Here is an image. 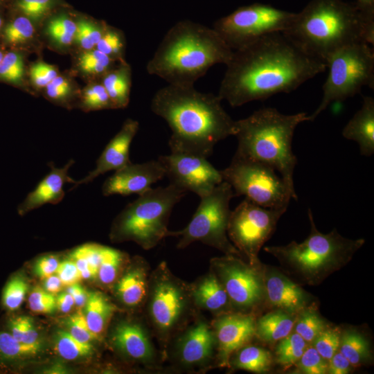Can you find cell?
<instances>
[{"instance_id": "cell-1", "label": "cell", "mask_w": 374, "mask_h": 374, "mask_svg": "<svg viewBox=\"0 0 374 374\" xmlns=\"http://www.w3.org/2000/svg\"><path fill=\"white\" fill-rule=\"evenodd\" d=\"M226 66L217 95L233 107L293 91L327 69L282 32L233 51Z\"/></svg>"}, {"instance_id": "cell-2", "label": "cell", "mask_w": 374, "mask_h": 374, "mask_svg": "<svg viewBox=\"0 0 374 374\" xmlns=\"http://www.w3.org/2000/svg\"><path fill=\"white\" fill-rule=\"evenodd\" d=\"M221 102L218 95L201 92L194 84H168L159 89L150 107L172 131L170 152L208 158L218 142L234 136L235 121Z\"/></svg>"}, {"instance_id": "cell-3", "label": "cell", "mask_w": 374, "mask_h": 374, "mask_svg": "<svg viewBox=\"0 0 374 374\" xmlns=\"http://www.w3.org/2000/svg\"><path fill=\"white\" fill-rule=\"evenodd\" d=\"M283 33L311 56L326 64L339 49L355 43L374 44V18L343 0H311Z\"/></svg>"}, {"instance_id": "cell-4", "label": "cell", "mask_w": 374, "mask_h": 374, "mask_svg": "<svg viewBox=\"0 0 374 374\" xmlns=\"http://www.w3.org/2000/svg\"><path fill=\"white\" fill-rule=\"evenodd\" d=\"M233 52L213 28L182 20L165 34L146 70L168 84H194L213 66L226 65Z\"/></svg>"}, {"instance_id": "cell-5", "label": "cell", "mask_w": 374, "mask_h": 374, "mask_svg": "<svg viewBox=\"0 0 374 374\" xmlns=\"http://www.w3.org/2000/svg\"><path fill=\"white\" fill-rule=\"evenodd\" d=\"M308 121V114H283L273 107H263L235 121L238 141L235 156L259 161L278 172L296 193L294 172L297 158L292 143L296 127Z\"/></svg>"}, {"instance_id": "cell-6", "label": "cell", "mask_w": 374, "mask_h": 374, "mask_svg": "<svg viewBox=\"0 0 374 374\" xmlns=\"http://www.w3.org/2000/svg\"><path fill=\"white\" fill-rule=\"evenodd\" d=\"M308 215L310 231L305 240L268 246L264 249L274 256L289 274L306 284L316 285L349 262L365 240L346 238L336 229L322 233L315 225L310 208Z\"/></svg>"}, {"instance_id": "cell-7", "label": "cell", "mask_w": 374, "mask_h": 374, "mask_svg": "<svg viewBox=\"0 0 374 374\" xmlns=\"http://www.w3.org/2000/svg\"><path fill=\"white\" fill-rule=\"evenodd\" d=\"M186 192L175 186L151 188L128 204L116 218L112 239L132 240L149 250L168 237V220L173 207Z\"/></svg>"}, {"instance_id": "cell-8", "label": "cell", "mask_w": 374, "mask_h": 374, "mask_svg": "<svg viewBox=\"0 0 374 374\" xmlns=\"http://www.w3.org/2000/svg\"><path fill=\"white\" fill-rule=\"evenodd\" d=\"M328 75L323 85L319 107L308 115L313 121L327 107L359 93L363 87L374 88V51L366 43L346 46L332 55L326 62Z\"/></svg>"}, {"instance_id": "cell-9", "label": "cell", "mask_w": 374, "mask_h": 374, "mask_svg": "<svg viewBox=\"0 0 374 374\" xmlns=\"http://www.w3.org/2000/svg\"><path fill=\"white\" fill-rule=\"evenodd\" d=\"M235 197L231 186L223 181L200 203L190 222L182 230L168 232V236L179 237L178 249H184L196 241L213 247L225 255L242 258V255L229 239L227 226L231 214L229 203Z\"/></svg>"}, {"instance_id": "cell-10", "label": "cell", "mask_w": 374, "mask_h": 374, "mask_svg": "<svg viewBox=\"0 0 374 374\" xmlns=\"http://www.w3.org/2000/svg\"><path fill=\"white\" fill-rule=\"evenodd\" d=\"M220 172L235 197L243 195L260 206L287 208L291 199H298L280 175L263 163L234 155L229 166Z\"/></svg>"}, {"instance_id": "cell-11", "label": "cell", "mask_w": 374, "mask_h": 374, "mask_svg": "<svg viewBox=\"0 0 374 374\" xmlns=\"http://www.w3.org/2000/svg\"><path fill=\"white\" fill-rule=\"evenodd\" d=\"M294 16L295 12L269 4L254 3L239 7L217 19L213 28L235 51L266 35L284 32Z\"/></svg>"}, {"instance_id": "cell-12", "label": "cell", "mask_w": 374, "mask_h": 374, "mask_svg": "<svg viewBox=\"0 0 374 374\" xmlns=\"http://www.w3.org/2000/svg\"><path fill=\"white\" fill-rule=\"evenodd\" d=\"M190 299V287L161 262L150 276L146 299L149 319L159 338L167 339L181 324Z\"/></svg>"}, {"instance_id": "cell-13", "label": "cell", "mask_w": 374, "mask_h": 374, "mask_svg": "<svg viewBox=\"0 0 374 374\" xmlns=\"http://www.w3.org/2000/svg\"><path fill=\"white\" fill-rule=\"evenodd\" d=\"M287 209L265 208L244 198L231 211L227 226L229 239L251 265L262 267L258 256L260 249L272 235Z\"/></svg>"}, {"instance_id": "cell-14", "label": "cell", "mask_w": 374, "mask_h": 374, "mask_svg": "<svg viewBox=\"0 0 374 374\" xmlns=\"http://www.w3.org/2000/svg\"><path fill=\"white\" fill-rule=\"evenodd\" d=\"M262 268L232 255L211 260V271L225 289L230 303L242 313L255 308L265 297Z\"/></svg>"}, {"instance_id": "cell-15", "label": "cell", "mask_w": 374, "mask_h": 374, "mask_svg": "<svg viewBox=\"0 0 374 374\" xmlns=\"http://www.w3.org/2000/svg\"><path fill=\"white\" fill-rule=\"evenodd\" d=\"M161 163L169 184L200 198L211 193L223 181L220 170L207 158L186 154L170 152L158 158Z\"/></svg>"}, {"instance_id": "cell-16", "label": "cell", "mask_w": 374, "mask_h": 374, "mask_svg": "<svg viewBox=\"0 0 374 374\" xmlns=\"http://www.w3.org/2000/svg\"><path fill=\"white\" fill-rule=\"evenodd\" d=\"M213 328L220 366H229L233 354L256 335V320L249 313H221L213 322Z\"/></svg>"}, {"instance_id": "cell-17", "label": "cell", "mask_w": 374, "mask_h": 374, "mask_svg": "<svg viewBox=\"0 0 374 374\" xmlns=\"http://www.w3.org/2000/svg\"><path fill=\"white\" fill-rule=\"evenodd\" d=\"M165 177L164 168L159 159L141 163L131 162L116 170L105 181L102 193L104 196L139 195Z\"/></svg>"}, {"instance_id": "cell-18", "label": "cell", "mask_w": 374, "mask_h": 374, "mask_svg": "<svg viewBox=\"0 0 374 374\" xmlns=\"http://www.w3.org/2000/svg\"><path fill=\"white\" fill-rule=\"evenodd\" d=\"M139 122L127 119L120 131L110 140L96 161L95 168L86 177L76 181L73 190L80 184L91 182L96 177L109 171L117 170L131 163L130 148L139 130Z\"/></svg>"}, {"instance_id": "cell-19", "label": "cell", "mask_w": 374, "mask_h": 374, "mask_svg": "<svg viewBox=\"0 0 374 374\" xmlns=\"http://www.w3.org/2000/svg\"><path fill=\"white\" fill-rule=\"evenodd\" d=\"M262 274L265 297L271 306L295 315L308 307V294L286 275L266 266Z\"/></svg>"}, {"instance_id": "cell-20", "label": "cell", "mask_w": 374, "mask_h": 374, "mask_svg": "<svg viewBox=\"0 0 374 374\" xmlns=\"http://www.w3.org/2000/svg\"><path fill=\"white\" fill-rule=\"evenodd\" d=\"M74 163L73 159H70L62 168H56L53 162L49 163L51 170L19 204L18 213L24 215L44 204L60 203L65 195L64 185L67 183L74 184L76 181L69 175V170Z\"/></svg>"}, {"instance_id": "cell-21", "label": "cell", "mask_w": 374, "mask_h": 374, "mask_svg": "<svg viewBox=\"0 0 374 374\" xmlns=\"http://www.w3.org/2000/svg\"><path fill=\"white\" fill-rule=\"evenodd\" d=\"M215 344L213 330L205 321H199L179 339L177 354L186 366L203 364L211 358Z\"/></svg>"}, {"instance_id": "cell-22", "label": "cell", "mask_w": 374, "mask_h": 374, "mask_svg": "<svg viewBox=\"0 0 374 374\" xmlns=\"http://www.w3.org/2000/svg\"><path fill=\"white\" fill-rule=\"evenodd\" d=\"M113 345L129 358L149 363L154 359V348L148 334L138 323L122 321L113 329Z\"/></svg>"}, {"instance_id": "cell-23", "label": "cell", "mask_w": 374, "mask_h": 374, "mask_svg": "<svg viewBox=\"0 0 374 374\" xmlns=\"http://www.w3.org/2000/svg\"><path fill=\"white\" fill-rule=\"evenodd\" d=\"M149 280L148 263L137 258L117 280L115 295L126 307L138 308L146 301Z\"/></svg>"}, {"instance_id": "cell-24", "label": "cell", "mask_w": 374, "mask_h": 374, "mask_svg": "<svg viewBox=\"0 0 374 374\" xmlns=\"http://www.w3.org/2000/svg\"><path fill=\"white\" fill-rule=\"evenodd\" d=\"M344 138L359 145L360 154L370 157L374 153V98L363 96L361 108L342 130Z\"/></svg>"}, {"instance_id": "cell-25", "label": "cell", "mask_w": 374, "mask_h": 374, "mask_svg": "<svg viewBox=\"0 0 374 374\" xmlns=\"http://www.w3.org/2000/svg\"><path fill=\"white\" fill-rule=\"evenodd\" d=\"M190 291L195 305L213 312L223 313L231 304L225 289L212 271L195 283Z\"/></svg>"}, {"instance_id": "cell-26", "label": "cell", "mask_w": 374, "mask_h": 374, "mask_svg": "<svg viewBox=\"0 0 374 374\" xmlns=\"http://www.w3.org/2000/svg\"><path fill=\"white\" fill-rule=\"evenodd\" d=\"M295 316L279 309L269 312L256 321V335L264 341H279L292 332Z\"/></svg>"}, {"instance_id": "cell-27", "label": "cell", "mask_w": 374, "mask_h": 374, "mask_svg": "<svg viewBox=\"0 0 374 374\" xmlns=\"http://www.w3.org/2000/svg\"><path fill=\"white\" fill-rule=\"evenodd\" d=\"M83 314L91 330L98 337L116 310L115 305L100 292L88 293Z\"/></svg>"}, {"instance_id": "cell-28", "label": "cell", "mask_w": 374, "mask_h": 374, "mask_svg": "<svg viewBox=\"0 0 374 374\" xmlns=\"http://www.w3.org/2000/svg\"><path fill=\"white\" fill-rule=\"evenodd\" d=\"M102 84L114 108L127 105L131 87V69L127 64L121 62L119 67L109 70L104 75Z\"/></svg>"}, {"instance_id": "cell-29", "label": "cell", "mask_w": 374, "mask_h": 374, "mask_svg": "<svg viewBox=\"0 0 374 374\" xmlns=\"http://www.w3.org/2000/svg\"><path fill=\"white\" fill-rule=\"evenodd\" d=\"M41 350V344H29L21 342L7 331L0 329L1 365L11 366L24 359L36 356Z\"/></svg>"}, {"instance_id": "cell-30", "label": "cell", "mask_w": 374, "mask_h": 374, "mask_svg": "<svg viewBox=\"0 0 374 374\" xmlns=\"http://www.w3.org/2000/svg\"><path fill=\"white\" fill-rule=\"evenodd\" d=\"M233 358V366L239 369L261 373L267 372L272 362L270 353L256 346H244L238 350Z\"/></svg>"}, {"instance_id": "cell-31", "label": "cell", "mask_w": 374, "mask_h": 374, "mask_svg": "<svg viewBox=\"0 0 374 374\" xmlns=\"http://www.w3.org/2000/svg\"><path fill=\"white\" fill-rule=\"evenodd\" d=\"M339 349L353 366H360L371 358L368 343L354 330H348L341 335Z\"/></svg>"}, {"instance_id": "cell-32", "label": "cell", "mask_w": 374, "mask_h": 374, "mask_svg": "<svg viewBox=\"0 0 374 374\" xmlns=\"http://www.w3.org/2000/svg\"><path fill=\"white\" fill-rule=\"evenodd\" d=\"M54 348L64 359L73 361L87 357L93 354L91 343H85L75 338L69 331L59 330L54 337Z\"/></svg>"}, {"instance_id": "cell-33", "label": "cell", "mask_w": 374, "mask_h": 374, "mask_svg": "<svg viewBox=\"0 0 374 374\" xmlns=\"http://www.w3.org/2000/svg\"><path fill=\"white\" fill-rule=\"evenodd\" d=\"M29 285L25 277L20 273L11 276L1 294V305L8 312L17 311L24 303L28 292Z\"/></svg>"}, {"instance_id": "cell-34", "label": "cell", "mask_w": 374, "mask_h": 374, "mask_svg": "<svg viewBox=\"0 0 374 374\" xmlns=\"http://www.w3.org/2000/svg\"><path fill=\"white\" fill-rule=\"evenodd\" d=\"M308 347V343L296 332L279 340L276 348L277 362L285 368L297 364Z\"/></svg>"}, {"instance_id": "cell-35", "label": "cell", "mask_w": 374, "mask_h": 374, "mask_svg": "<svg viewBox=\"0 0 374 374\" xmlns=\"http://www.w3.org/2000/svg\"><path fill=\"white\" fill-rule=\"evenodd\" d=\"M125 258V254L121 251L103 246L97 276L101 284L109 285L116 280Z\"/></svg>"}, {"instance_id": "cell-36", "label": "cell", "mask_w": 374, "mask_h": 374, "mask_svg": "<svg viewBox=\"0 0 374 374\" xmlns=\"http://www.w3.org/2000/svg\"><path fill=\"white\" fill-rule=\"evenodd\" d=\"M294 327L295 332L307 343H312L314 339L328 328L316 311L308 307L299 312Z\"/></svg>"}, {"instance_id": "cell-37", "label": "cell", "mask_w": 374, "mask_h": 374, "mask_svg": "<svg viewBox=\"0 0 374 374\" xmlns=\"http://www.w3.org/2000/svg\"><path fill=\"white\" fill-rule=\"evenodd\" d=\"M76 29V23L69 17L62 15L52 18L48 22L46 32L54 43L64 46L74 41Z\"/></svg>"}, {"instance_id": "cell-38", "label": "cell", "mask_w": 374, "mask_h": 374, "mask_svg": "<svg viewBox=\"0 0 374 374\" xmlns=\"http://www.w3.org/2000/svg\"><path fill=\"white\" fill-rule=\"evenodd\" d=\"M6 327V329L3 330L21 342L29 344H40L33 320L28 316H12L7 319Z\"/></svg>"}, {"instance_id": "cell-39", "label": "cell", "mask_w": 374, "mask_h": 374, "mask_svg": "<svg viewBox=\"0 0 374 374\" xmlns=\"http://www.w3.org/2000/svg\"><path fill=\"white\" fill-rule=\"evenodd\" d=\"M76 25L74 41L86 51L96 48L106 27L85 19L79 20Z\"/></svg>"}, {"instance_id": "cell-40", "label": "cell", "mask_w": 374, "mask_h": 374, "mask_svg": "<svg viewBox=\"0 0 374 374\" xmlns=\"http://www.w3.org/2000/svg\"><path fill=\"white\" fill-rule=\"evenodd\" d=\"M24 60L18 52L5 54L0 63V79L19 84L24 76Z\"/></svg>"}, {"instance_id": "cell-41", "label": "cell", "mask_w": 374, "mask_h": 374, "mask_svg": "<svg viewBox=\"0 0 374 374\" xmlns=\"http://www.w3.org/2000/svg\"><path fill=\"white\" fill-rule=\"evenodd\" d=\"M82 105L87 110L114 108L102 83L92 84L84 90L82 98Z\"/></svg>"}, {"instance_id": "cell-42", "label": "cell", "mask_w": 374, "mask_h": 374, "mask_svg": "<svg viewBox=\"0 0 374 374\" xmlns=\"http://www.w3.org/2000/svg\"><path fill=\"white\" fill-rule=\"evenodd\" d=\"M113 60H121L125 40L120 31L106 27L96 48Z\"/></svg>"}, {"instance_id": "cell-43", "label": "cell", "mask_w": 374, "mask_h": 374, "mask_svg": "<svg viewBox=\"0 0 374 374\" xmlns=\"http://www.w3.org/2000/svg\"><path fill=\"white\" fill-rule=\"evenodd\" d=\"M32 21L26 16L18 17L4 29V38L8 43L16 44L30 39L34 34Z\"/></svg>"}, {"instance_id": "cell-44", "label": "cell", "mask_w": 374, "mask_h": 374, "mask_svg": "<svg viewBox=\"0 0 374 374\" xmlns=\"http://www.w3.org/2000/svg\"><path fill=\"white\" fill-rule=\"evenodd\" d=\"M340 339L339 329L326 328L312 341V346L323 358L328 361L337 352Z\"/></svg>"}, {"instance_id": "cell-45", "label": "cell", "mask_w": 374, "mask_h": 374, "mask_svg": "<svg viewBox=\"0 0 374 374\" xmlns=\"http://www.w3.org/2000/svg\"><path fill=\"white\" fill-rule=\"evenodd\" d=\"M29 308L35 313L51 314L56 308V297L54 294L37 286L33 289L28 297Z\"/></svg>"}, {"instance_id": "cell-46", "label": "cell", "mask_w": 374, "mask_h": 374, "mask_svg": "<svg viewBox=\"0 0 374 374\" xmlns=\"http://www.w3.org/2000/svg\"><path fill=\"white\" fill-rule=\"evenodd\" d=\"M66 323L69 332L80 341L91 343L99 338L89 328L83 312L81 310L69 316Z\"/></svg>"}, {"instance_id": "cell-47", "label": "cell", "mask_w": 374, "mask_h": 374, "mask_svg": "<svg viewBox=\"0 0 374 374\" xmlns=\"http://www.w3.org/2000/svg\"><path fill=\"white\" fill-rule=\"evenodd\" d=\"M297 363L300 369L306 374L328 373L327 360L323 358L313 346L307 347Z\"/></svg>"}, {"instance_id": "cell-48", "label": "cell", "mask_w": 374, "mask_h": 374, "mask_svg": "<svg viewBox=\"0 0 374 374\" xmlns=\"http://www.w3.org/2000/svg\"><path fill=\"white\" fill-rule=\"evenodd\" d=\"M53 0H18L17 6L29 19L36 21L49 12Z\"/></svg>"}, {"instance_id": "cell-49", "label": "cell", "mask_w": 374, "mask_h": 374, "mask_svg": "<svg viewBox=\"0 0 374 374\" xmlns=\"http://www.w3.org/2000/svg\"><path fill=\"white\" fill-rule=\"evenodd\" d=\"M57 75L54 66L42 61L35 63L30 69V79L39 87H45Z\"/></svg>"}, {"instance_id": "cell-50", "label": "cell", "mask_w": 374, "mask_h": 374, "mask_svg": "<svg viewBox=\"0 0 374 374\" xmlns=\"http://www.w3.org/2000/svg\"><path fill=\"white\" fill-rule=\"evenodd\" d=\"M45 88L46 96L56 101L65 100L71 93V87L68 80L59 75L53 79Z\"/></svg>"}, {"instance_id": "cell-51", "label": "cell", "mask_w": 374, "mask_h": 374, "mask_svg": "<svg viewBox=\"0 0 374 374\" xmlns=\"http://www.w3.org/2000/svg\"><path fill=\"white\" fill-rule=\"evenodd\" d=\"M55 274L64 286L78 283L82 279L75 262L71 258L60 262Z\"/></svg>"}, {"instance_id": "cell-52", "label": "cell", "mask_w": 374, "mask_h": 374, "mask_svg": "<svg viewBox=\"0 0 374 374\" xmlns=\"http://www.w3.org/2000/svg\"><path fill=\"white\" fill-rule=\"evenodd\" d=\"M60 261L54 255H46L39 258L34 265V273L42 279L55 274Z\"/></svg>"}, {"instance_id": "cell-53", "label": "cell", "mask_w": 374, "mask_h": 374, "mask_svg": "<svg viewBox=\"0 0 374 374\" xmlns=\"http://www.w3.org/2000/svg\"><path fill=\"white\" fill-rule=\"evenodd\" d=\"M328 362V373L346 374L350 372L351 365L340 352H337Z\"/></svg>"}, {"instance_id": "cell-54", "label": "cell", "mask_w": 374, "mask_h": 374, "mask_svg": "<svg viewBox=\"0 0 374 374\" xmlns=\"http://www.w3.org/2000/svg\"><path fill=\"white\" fill-rule=\"evenodd\" d=\"M69 257L75 262L82 279H95L97 278V273L83 256L73 250Z\"/></svg>"}, {"instance_id": "cell-55", "label": "cell", "mask_w": 374, "mask_h": 374, "mask_svg": "<svg viewBox=\"0 0 374 374\" xmlns=\"http://www.w3.org/2000/svg\"><path fill=\"white\" fill-rule=\"evenodd\" d=\"M67 292L73 296L75 305L83 308L87 302L88 293L78 283L68 286Z\"/></svg>"}, {"instance_id": "cell-56", "label": "cell", "mask_w": 374, "mask_h": 374, "mask_svg": "<svg viewBox=\"0 0 374 374\" xmlns=\"http://www.w3.org/2000/svg\"><path fill=\"white\" fill-rule=\"evenodd\" d=\"M74 305V299L67 291L60 292L56 296V308L62 313L69 312Z\"/></svg>"}, {"instance_id": "cell-57", "label": "cell", "mask_w": 374, "mask_h": 374, "mask_svg": "<svg viewBox=\"0 0 374 374\" xmlns=\"http://www.w3.org/2000/svg\"><path fill=\"white\" fill-rule=\"evenodd\" d=\"M62 286L64 285L56 274L44 278V289L51 294L54 295L58 294L61 292Z\"/></svg>"}, {"instance_id": "cell-58", "label": "cell", "mask_w": 374, "mask_h": 374, "mask_svg": "<svg viewBox=\"0 0 374 374\" xmlns=\"http://www.w3.org/2000/svg\"><path fill=\"white\" fill-rule=\"evenodd\" d=\"M355 3L364 13L374 18V0H356Z\"/></svg>"}, {"instance_id": "cell-59", "label": "cell", "mask_w": 374, "mask_h": 374, "mask_svg": "<svg viewBox=\"0 0 374 374\" xmlns=\"http://www.w3.org/2000/svg\"><path fill=\"white\" fill-rule=\"evenodd\" d=\"M43 373L49 374L68 373L69 371L62 364L56 363L44 370Z\"/></svg>"}, {"instance_id": "cell-60", "label": "cell", "mask_w": 374, "mask_h": 374, "mask_svg": "<svg viewBox=\"0 0 374 374\" xmlns=\"http://www.w3.org/2000/svg\"><path fill=\"white\" fill-rule=\"evenodd\" d=\"M3 56H4V54L3 53V52L1 51H0V63H1Z\"/></svg>"}, {"instance_id": "cell-61", "label": "cell", "mask_w": 374, "mask_h": 374, "mask_svg": "<svg viewBox=\"0 0 374 374\" xmlns=\"http://www.w3.org/2000/svg\"><path fill=\"white\" fill-rule=\"evenodd\" d=\"M1 25H2V18H1V17L0 15V28L1 27Z\"/></svg>"}]
</instances>
